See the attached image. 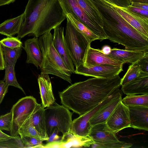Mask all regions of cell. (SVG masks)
I'll use <instances>...</instances> for the list:
<instances>
[{
    "label": "cell",
    "instance_id": "15",
    "mask_svg": "<svg viewBox=\"0 0 148 148\" xmlns=\"http://www.w3.org/2000/svg\"><path fill=\"white\" fill-rule=\"evenodd\" d=\"M130 127L146 131L148 130V107H128Z\"/></svg>",
    "mask_w": 148,
    "mask_h": 148
},
{
    "label": "cell",
    "instance_id": "36",
    "mask_svg": "<svg viewBox=\"0 0 148 148\" xmlns=\"http://www.w3.org/2000/svg\"><path fill=\"white\" fill-rule=\"evenodd\" d=\"M136 63L139 67L141 73L148 74V53L138 60Z\"/></svg>",
    "mask_w": 148,
    "mask_h": 148
},
{
    "label": "cell",
    "instance_id": "43",
    "mask_svg": "<svg viewBox=\"0 0 148 148\" xmlns=\"http://www.w3.org/2000/svg\"><path fill=\"white\" fill-rule=\"evenodd\" d=\"M111 47L108 45L103 46L100 51L105 54L108 55L110 53L111 51Z\"/></svg>",
    "mask_w": 148,
    "mask_h": 148
},
{
    "label": "cell",
    "instance_id": "37",
    "mask_svg": "<svg viewBox=\"0 0 148 148\" xmlns=\"http://www.w3.org/2000/svg\"><path fill=\"white\" fill-rule=\"evenodd\" d=\"M8 86L4 81L0 80V104L8 92Z\"/></svg>",
    "mask_w": 148,
    "mask_h": 148
},
{
    "label": "cell",
    "instance_id": "30",
    "mask_svg": "<svg viewBox=\"0 0 148 148\" xmlns=\"http://www.w3.org/2000/svg\"><path fill=\"white\" fill-rule=\"evenodd\" d=\"M140 74V70L136 62L132 64L129 66L126 73L121 79V85H124L136 79Z\"/></svg>",
    "mask_w": 148,
    "mask_h": 148
},
{
    "label": "cell",
    "instance_id": "13",
    "mask_svg": "<svg viewBox=\"0 0 148 148\" xmlns=\"http://www.w3.org/2000/svg\"><path fill=\"white\" fill-rule=\"evenodd\" d=\"M86 67L101 65H108L121 66L123 64L102 53L100 49L88 47L83 64Z\"/></svg>",
    "mask_w": 148,
    "mask_h": 148
},
{
    "label": "cell",
    "instance_id": "1",
    "mask_svg": "<svg viewBox=\"0 0 148 148\" xmlns=\"http://www.w3.org/2000/svg\"><path fill=\"white\" fill-rule=\"evenodd\" d=\"M119 75L108 78L94 77L77 82L59 92L63 106L82 115L98 105L121 86Z\"/></svg>",
    "mask_w": 148,
    "mask_h": 148
},
{
    "label": "cell",
    "instance_id": "14",
    "mask_svg": "<svg viewBox=\"0 0 148 148\" xmlns=\"http://www.w3.org/2000/svg\"><path fill=\"white\" fill-rule=\"evenodd\" d=\"M89 135L95 143L103 145L118 142L117 136L107 125L106 123L96 124L91 127Z\"/></svg>",
    "mask_w": 148,
    "mask_h": 148
},
{
    "label": "cell",
    "instance_id": "26",
    "mask_svg": "<svg viewBox=\"0 0 148 148\" xmlns=\"http://www.w3.org/2000/svg\"><path fill=\"white\" fill-rule=\"evenodd\" d=\"M125 106L148 107V94L140 95H127L121 100Z\"/></svg>",
    "mask_w": 148,
    "mask_h": 148
},
{
    "label": "cell",
    "instance_id": "35",
    "mask_svg": "<svg viewBox=\"0 0 148 148\" xmlns=\"http://www.w3.org/2000/svg\"><path fill=\"white\" fill-rule=\"evenodd\" d=\"M132 145V144L131 143L119 141L116 143L103 145H99L94 143L91 146L92 147L97 148H128Z\"/></svg>",
    "mask_w": 148,
    "mask_h": 148
},
{
    "label": "cell",
    "instance_id": "9",
    "mask_svg": "<svg viewBox=\"0 0 148 148\" xmlns=\"http://www.w3.org/2000/svg\"><path fill=\"white\" fill-rule=\"evenodd\" d=\"M122 71L123 66L101 65L86 67L82 64L76 67L74 73L86 76L108 78L119 75Z\"/></svg>",
    "mask_w": 148,
    "mask_h": 148
},
{
    "label": "cell",
    "instance_id": "18",
    "mask_svg": "<svg viewBox=\"0 0 148 148\" xmlns=\"http://www.w3.org/2000/svg\"><path fill=\"white\" fill-rule=\"evenodd\" d=\"M147 53L148 50H128L114 48L112 49L110 53L107 55L123 64L126 63L133 64Z\"/></svg>",
    "mask_w": 148,
    "mask_h": 148
},
{
    "label": "cell",
    "instance_id": "17",
    "mask_svg": "<svg viewBox=\"0 0 148 148\" xmlns=\"http://www.w3.org/2000/svg\"><path fill=\"white\" fill-rule=\"evenodd\" d=\"M22 47L27 55L26 63L34 64L38 69L40 66L42 55L39 43L38 38L35 37L27 40Z\"/></svg>",
    "mask_w": 148,
    "mask_h": 148
},
{
    "label": "cell",
    "instance_id": "6",
    "mask_svg": "<svg viewBox=\"0 0 148 148\" xmlns=\"http://www.w3.org/2000/svg\"><path fill=\"white\" fill-rule=\"evenodd\" d=\"M38 103L33 96H27L22 98L12 106V121L10 136H16L18 135V131L23 123L33 114Z\"/></svg>",
    "mask_w": 148,
    "mask_h": 148
},
{
    "label": "cell",
    "instance_id": "21",
    "mask_svg": "<svg viewBox=\"0 0 148 148\" xmlns=\"http://www.w3.org/2000/svg\"><path fill=\"white\" fill-rule=\"evenodd\" d=\"M122 93L101 108L90 119L91 126L99 123H106L118 105L121 101Z\"/></svg>",
    "mask_w": 148,
    "mask_h": 148
},
{
    "label": "cell",
    "instance_id": "19",
    "mask_svg": "<svg viewBox=\"0 0 148 148\" xmlns=\"http://www.w3.org/2000/svg\"><path fill=\"white\" fill-rule=\"evenodd\" d=\"M121 90L125 94H148V74L141 73L136 79L122 86Z\"/></svg>",
    "mask_w": 148,
    "mask_h": 148
},
{
    "label": "cell",
    "instance_id": "7",
    "mask_svg": "<svg viewBox=\"0 0 148 148\" xmlns=\"http://www.w3.org/2000/svg\"><path fill=\"white\" fill-rule=\"evenodd\" d=\"M66 14H70L99 37L101 41L108 39L103 28L92 20L80 6L76 0H60Z\"/></svg>",
    "mask_w": 148,
    "mask_h": 148
},
{
    "label": "cell",
    "instance_id": "42",
    "mask_svg": "<svg viewBox=\"0 0 148 148\" xmlns=\"http://www.w3.org/2000/svg\"><path fill=\"white\" fill-rule=\"evenodd\" d=\"M60 132L58 130H56L50 136L48 140H47L49 142L53 141H57L60 138L58 134Z\"/></svg>",
    "mask_w": 148,
    "mask_h": 148
},
{
    "label": "cell",
    "instance_id": "12",
    "mask_svg": "<svg viewBox=\"0 0 148 148\" xmlns=\"http://www.w3.org/2000/svg\"><path fill=\"white\" fill-rule=\"evenodd\" d=\"M53 29L52 40L53 46L67 68L72 73H74V64L65 41L64 27L60 25Z\"/></svg>",
    "mask_w": 148,
    "mask_h": 148
},
{
    "label": "cell",
    "instance_id": "8",
    "mask_svg": "<svg viewBox=\"0 0 148 148\" xmlns=\"http://www.w3.org/2000/svg\"><path fill=\"white\" fill-rule=\"evenodd\" d=\"M121 93V90L119 88H117L96 107L73 120L70 132L73 135L80 136L89 135L91 127L89 123L90 119L101 108Z\"/></svg>",
    "mask_w": 148,
    "mask_h": 148
},
{
    "label": "cell",
    "instance_id": "20",
    "mask_svg": "<svg viewBox=\"0 0 148 148\" xmlns=\"http://www.w3.org/2000/svg\"><path fill=\"white\" fill-rule=\"evenodd\" d=\"M94 143L89 135L80 136L73 135L70 132L64 138L57 141V148L90 147Z\"/></svg>",
    "mask_w": 148,
    "mask_h": 148
},
{
    "label": "cell",
    "instance_id": "28",
    "mask_svg": "<svg viewBox=\"0 0 148 148\" xmlns=\"http://www.w3.org/2000/svg\"><path fill=\"white\" fill-rule=\"evenodd\" d=\"M5 62L15 66L17 59L20 57L21 47L11 48L2 45Z\"/></svg>",
    "mask_w": 148,
    "mask_h": 148
},
{
    "label": "cell",
    "instance_id": "32",
    "mask_svg": "<svg viewBox=\"0 0 148 148\" xmlns=\"http://www.w3.org/2000/svg\"><path fill=\"white\" fill-rule=\"evenodd\" d=\"M24 148H43V140L28 136L20 137Z\"/></svg>",
    "mask_w": 148,
    "mask_h": 148
},
{
    "label": "cell",
    "instance_id": "41",
    "mask_svg": "<svg viewBox=\"0 0 148 148\" xmlns=\"http://www.w3.org/2000/svg\"><path fill=\"white\" fill-rule=\"evenodd\" d=\"M5 69V62L2 46L0 43V70Z\"/></svg>",
    "mask_w": 148,
    "mask_h": 148
},
{
    "label": "cell",
    "instance_id": "2",
    "mask_svg": "<svg viewBox=\"0 0 148 148\" xmlns=\"http://www.w3.org/2000/svg\"><path fill=\"white\" fill-rule=\"evenodd\" d=\"M24 19L17 38L32 34L38 38L50 31L66 18L60 0H28Z\"/></svg>",
    "mask_w": 148,
    "mask_h": 148
},
{
    "label": "cell",
    "instance_id": "39",
    "mask_svg": "<svg viewBox=\"0 0 148 148\" xmlns=\"http://www.w3.org/2000/svg\"><path fill=\"white\" fill-rule=\"evenodd\" d=\"M116 5L123 7H127L130 5L129 0H110Z\"/></svg>",
    "mask_w": 148,
    "mask_h": 148
},
{
    "label": "cell",
    "instance_id": "22",
    "mask_svg": "<svg viewBox=\"0 0 148 148\" xmlns=\"http://www.w3.org/2000/svg\"><path fill=\"white\" fill-rule=\"evenodd\" d=\"M32 125L40 136L45 140L49 138L46 132L45 108L38 104L35 111L32 115Z\"/></svg>",
    "mask_w": 148,
    "mask_h": 148
},
{
    "label": "cell",
    "instance_id": "38",
    "mask_svg": "<svg viewBox=\"0 0 148 148\" xmlns=\"http://www.w3.org/2000/svg\"><path fill=\"white\" fill-rule=\"evenodd\" d=\"M127 8L130 10L137 13L148 17V11L131 6L130 5Z\"/></svg>",
    "mask_w": 148,
    "mask_h": 148
},
{
    "label": "cell",
    "instance_id": "25",
    "mask_svg": "<svg viewBox=\"0 0 148 148\" xmlns=\"http://www.w3.org/2000/svg\"><path fill=\"white\" fill-rule=\"evenodd\" d=\"M66 17L70 20L75 28L85 38L90 44L92 41L99 40V37L82 23L75 19L70 14H66Z\"/></svg>",
    "mask_w": 148,
    "mask_h": 148
},
{
    "label": "cell",
    "instance_id": "5",
    "mask_svg": "<svg viewBox=\"0 0 148 148\" xmlns=\"http://www.w3.org/2000/svg\"><path fill=\"white\" fill-rule=\"evenodd\" d=\"M65 41L74 65L83 64L87 50L90 45L84 36L66 17Z\"/></svg>",
    "mask_w": 148,
    "mask_h": 148
},
{
    "label": "cell",
    "instance_id": "23",
    "mask_svg": "<svg viewBox=\"0 0 148 148\" xmlns=\"http://www.w3.org/2000/svg\"><path fill=\"white\" fill-rule=\"evenodd\" d=\"M24 12L17 17L6 20L0 24V34L11 37L19 32L24 19Z\"/></svg>",
    "mask_w": 148,
    "mask_h": 148
},
{
    "label": "cell",
    "instance_id": "31",
    "mask_svg": "<svg viewBox=\"0 0 148 148\" xmlns=\"http://www.w3.org/2000/svg\"><path fill=\"white\" fill-rule=\"evenodd\" d=\"M20 146L17 137L7 135L0 130V148H19Z\"/></svg>",
    "mask_w": 148,
    "mask_h": 148
},
{
    "label": "cell",
    "instance_id": "16",
    "mask_svg": "<svg viewBox=\"0 0 148 148\" xmlns=\"http://www.w3.org/2000/svg\"><path fill=\"white\" fill-rule=\"evenodd\" d=\"M42 106L44 108L49 107L55 102L51 83L48 74L41 72L38 78Z\"/></svg>",
    "mask_w": 148,
    "mask_h": 148
},
{
    "label": "cell",
    "instance_id": "33",
    "mask_svg": "<svg viewBox=\"0 0 148 148\" xmlns=\"http://www.w3.org/2000/svg\"><path fill=\"white\" fill-rule=\"evenodd\" d=\"M2 45L11 48L22 47V43L17 37H7L0 41Z\"/></svg>",
    "mask_w": 148,
    "mask_h": 148
},
{
    "label": "cell",
    "instance_id": "3",
    "mask_svg": "<svg viewBox=\"0 0 148 148\" xmlns=\"http://www.w3.org/2000/svg\"><path fill=\"white\" fill-rule=\"evenodd\" d=\"M52 40L53 35L50 31L38 38L42 55V62L39 67L40 70L43 73L56 76L71 83L72 73L66 66L55 49Z\"/></svg>",
    "mask_w": 148,
    "mask_h": 148
},
{
    "label": "cell",
    "instance_id": "45",
    "mask_svg": "<svg viewBox=\"0 0 148 148\" xmlns=\"http://www.w3.org/2000/svg\"><path fill=\"white\" fill-rule=\"evenodd\" d=\"M130 2L148 3V0H129Z\"/></svg>",
    "mask_w": 148,
    "mask_h": 148
},
{
    "label": "cell",
    "instance_id": "11",
    "mask_svg": "<svg viewBox=\"0 0 148 148\" xmlns=\"http://www.w3.org/2000/svg\"><path fill=\"white\" fill-rule=\"evenodd\" d=\"M113 4L117 12L129 24L148 38V17L134 12L126 7Z\"/></svg>",
    "mask_w": 148,
    "mask_h": 148
},
{
    "label": "cell",
    "instance_id": "40",
    "mask_svg": "<svg viewBox=\"0 0 148 148\" xmlns=\"http://www.w3.org/2000/svg\"><path fill=\"white\" fill-rule=\"evenodd\" d=\"M131 6L148 11V3L131 2Z\"/></svg>",
    "mask_w": 148,
    "mask_h": 148
},
{
    "label": "cell",
    "instance_id": "24",
    "mask_svg": "<svg viewBox=\"0 0 148 148\" xmlns=\"http://www.w3.org/2000/svg\"><path fill=\"white\" fill-rule=\"evenodd\" d=\"M76 0L80 6L90 17L103 28L102 18L97 7L90 0Z\"/></svg>",
    "mask_w": 148,
    "mask_h": 148
},
{
    "label": "cell",
    "instance_id": "4",
    "mask_svg": "<svg viewBox=\"0 0 148 148\" xmlns=\"http://www.w3.org/2000/svg\"><path fill=\"white\" fill-rule=\"evenodd\" d=\"M45 109L46 132L49 137L56 130L61 132L63 139L69 134L72 122L73 113L55 102Z\"/></svg>",
    "mask_w": 148,
    "mask_h": 148
},
{
    "label": "cell",
    "instance_id": "29",
    "mask_svg": "<svg viewBox=\"0 0 148 148\" xmlns=\"http://www.w3.org/2000/svg\"><path fill=\"white\" fill-rule=\"evenodd\" d=\"M14 66L8 64L5 62V72L4 81L8 86H12L18 88L25 94L23 89L17 81L15 75Z\"/></svg>",
    "mask_w": 148,
    "mask_h": 148
},
{
    "label": "cell",
    "instance_id": "27",
    "mask_svg": "<svg viewBox=\"0 0 148 148\" xmlns=\"http://www.w3.org/2000/svg\"><path fill=\"white\" fill-rule=\"evenodd\" d=\"M32 115L26 121L18 131L20 137L28 136L44 141L33 126L31 120Z\"/></svg>",
    "mask_w": 148,
    "mask_h": 148
},
{
    "label": "cell",
    "instance_id": "44",
    "mask_svg": "<svg viewBox=\"0 0 148 148\" xmlns=\"http://www.w3.org/2000/svg\"><path fill=\"white\" fill-rule=\"evenodd\" d=\"M16 0H0V6L9 4L14 2Z\"/></svg>",
    "mask_w": 148,
    "mask_h": 148
},
{
    "label": "cell",
    "instance_id": "34",
    "mask_svg": "<svg viewBox=\"0 0 148 148\" xmlns=\"http://www.w3.org/2000/svg\"><path fill=\"white\" fill-rule=\"evenodd\" d=\"M12 113L9 112L0 116V130L10 131L12 121Z\"/></svg>",
    "mask_w": 148,
    "mask_h": 148
},
{
    "label": "cell",
    "instance_id": "10",
    "mask_svg": "<svg viewBox=\"0 0 148 148\" xmlns=\"http://www.w3.org/2000/svg\"><path fill=\"white\" fill-rule=\"evenodd\" d=\"M106 123L108 126L115 134L125 128L130 127L128 107L121 101Z\"/></svg>",
    "mask_w": 148,
    "mask_h": 148
}]
</instances>
